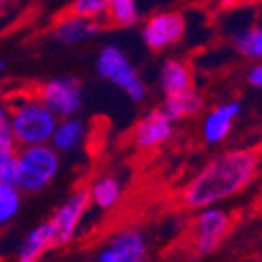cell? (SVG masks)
<instances>
[{"label":"cell","mask_w":262,"mask_h":262,"mask_svg":"<svg viewBox=\"0 0 262 262\" xmlns=\"http://www.w3.org/2000/svg\"><path fill=\"white\" fill-rule=\"evenodd\" d=\"M262 151L258 147H235L214 156L181 191L185 210L216 206L242 195L258 177Z\"/></svg>","instance_id":"1"},{"label":"cell","mask_w":262,"mask_h":262,"mask_svg":"<svg viewBox=\"0 0 262 262\" xmlns=\"http://www.w3.org/2000/svg\"><path fill=\"white\" fill-rule=\"evenodd\" d=\"M59 118L42 103L36 93L17 97L9 103V130L19 147L49 143Z\"/></svg>","instance_id":"2"},{"label":"cell","mask_w":262,"mask_h":262,"mask_svg":"<svg viewBox=\"0 0 262 262\" xmlns=\"http://www.w3.org/2000/svg\"><path fill=\"white\" fill-rule=\"evenodd\" d=\"M17 189L21 193H40L57 179L61 154L51 143L26 145L17 149Z\"/></svg>","instance_id":"3"},{"label":"cell","mask_w":262,"mask_h":262,"mask_svg":"<svg viewBox=\"0 0 262 262\" xmlns=\"http://www.w3.org/2000/svg\"><path fill=\"white\" fill-rule=\"evenodd\" d=\"M233 229V214L221 206H206L195 210L189 223V248L195 256L206 258L221 250Z\"/></svg>","instance_id":"4"},{"label":"cell","mask_w":262,"mask_h":262,"mask_svg":"<svg viewBox=\"0 0 262 262\" xmlns=\"http://www.w3.org/2000/svg\"><path fill=\"white\" fill-rule=\"evenodd\" d=\"M97 74L105 80L112 82L116 89H120L130 101L141 103L147 97V84L143 82L141 74L126 55V51L118 45H105L95 61Z\"/></svg>","instance_id":"5"},{"label":"cell","mask_w":262,"mask_h":262,"mask_svg":"<svg viewBox=\"0 0 262 262\" xmlns=\"http://www.w3.org/2000/svg\"><path fill=\"white\" fill-rule=\"evenodd\" d=\"M187 34V19L179 11H158L143 21L141 38L151 51H166L181 45Z\"/></svg>","instance_id":"6"},{"label":"cell","mask_w":262,"mask_h":262,"mask_svg":"<svg viewBox=\"0 0 262 262\" xmlns=\"http://www.w3.org/2000/svg\"><path fill=\"white\" fill-rule=\"evenodd\" d=\"M91 208V195L86 187H80L72 191L51 216V225L55 231V242L57 248H68L74 239L78 237V231L84 223V216Z\"/></svg>","instance_id":"7"},{"label":"cell","mask_w":262,"mask_h":262,"mask_svg":"<svg viewBox=\"0 0 262 262\" xmlns=\"http://www.w3.org/2000/svg\"><path fill=\"white\" fill-rule=\"evenodd\" d=\"M36 97L57 118L76 116L84 103L80 82L70 76H59V78H53V80H47L45 84H40L36 89Z\"/></svg>","instance_id":"8"},{"label":"cell","mask_w":262,"mask_h":262,"mask_svg":"<svg viewBox=\"0 0 262 262\" xmlns=\"http://www.w3.org/2000/svg\"><path fill=\"white\" fill-rule=\"evenodd\" d=\"M149 239L141 229L126 227L116 231L97 250L95 260L99 262H143L149 258Z\"/></svg>","instance_id":"9"},{"label":"cell","mask_w":262,"mask_h":262,"mask_svg":"<svg viewBox=\"0 0 262 262\" xmlns=\"http://www.w3.org/2000/svg\"><path fill=\"white\" fill-rule=\"evenodd\" d=\"M174 122L162 107H154L135 124L130 141L139 151H156L174 139Z\"/></svg>","instance_id":"10"},{"label":"cell","mask_w":262,"mask_h":262,"mask_svg":"<svg viewBox=\"0 0 262 262\" xmlns=\"http://www.w3.org/2000/svg\"><path fill=\"white\" fill-rule=\"evenodd\" d=\"M239 116H242V103L235 99H229L225 103H218L212 109H208L202 118V126H200L202 141L210 147L225 143Z\"/></svg>","instance_id":"11"},{"label":"cell","mask_w":262,"mask_h":262,"mask_svg":"<svg viewBox=\"0 0 262 262\" xmlns=\"http://www.w3.org/2000/svg\"><path fill=\"white\" fill-rule=\"evenodd\" d=\"M103 30V21L99 19H89V17H80L74 13H63L53 26V38L65 47H74L89 42L95 36H99Z\"/></svg>","instance_id":"12"},{"label":"cell","mask_w":262,"mask_h":262,"mask_svg":"<svg viewBox=\"0 0 262 262\" xmlns=\"http://www.w3.org/2000/svg\"><path fill=\"white\" fill-rule=\"evenodd\" d=\"M55 248H57V242H55L53 225L49 221L40 223L32 231H28V235L21 239V244L17 248V260L19 262H38L40 258H45Z\"/></svg>","instance_id":"13"},{"label":"cell","mask_w":262,"mask_h":262,"mask_svg":"<svg viewBox=\"0 0 262 262\" xmlns=\"http://www.w3.org/2000/svg\"><path fill=\"white\" fill-rule=\"evenodd\" d=\"M86 137H89V126L76 114V116H68V118H59L55 133L49 143L61 156H65V154H72V151L80 149L84 145Z\"/></svg>","instance_id":"14"},{"label":"cell","mask_w":262,"mask_h":262,"mask_svg":"<svg viewBox=\"0 0 262 262\" xmlns=\"http://www.w3.org/2000/svg\"><path fill=\"white\" fill-rule=\"evenodd\" d=\"M158 84H160V91L164 97H172V95H179V93L191 89L193 86L191 65L177 57L166 59L160 68V74H158Z\"/></svg>","instance_id":"15"},{"label":"cell","mask_w":262,"mask_h":262,"mask_svg":"<svg viewBox=\"0 0 262 262\" xmlns=\"http://www.w3.org/2000/svg\"><path fill=\"white\" fill-rule=\"evenodd\" d=\"M204 107H206V99L195 86H191V89L179 95L164 97V105H162V109L174 122H185L189 118L200 116L204 112Z\"/></svg>","instance_id":"16"},{"label":"cell","mask_w":262,"mask_h":262,"mask_svg":"<svg viewBox=\"0 0 262 262\" xmlns=\"http://www.w3.org/2000/svg\"><path fill=\"white\" fill-rule=\"evenodd\" d=\"M86 189H89V195H91V206L103 212L114 210L122 202V195H124V183L116 174H107V172L97 177Z\"/></svg>","instance_id":"17"},{"label":"cell","mask_w":262,"mask_h":262,"mask_svg":"<svg viewBox=\"0 0 262 262\" xmlns=\"http://www.w3.org/2000/svg\"><path fill=\"white\" fill-rule=\"evenodd\" d=\"M105 21L114 28H133L141 21L139 0H109Z\"/></svg>","instance_id":"18"},{"label":"cell","mask_w":262,"mask_h":262,"mask_svg":"<svg viewBox=\"0 0 262 262\" xmlns=\"http://www.w3.org/2000/svg\"><path fill=\"white\" fill-rule=\"evenodd\" d=\"M235 51L248 61H262V26H248L233 38Z\"/></svg>","instance_id":"19"},{"label":"cell","mask_w":262,"mask_h":262,"mask_svg":"<svg viewBox=\"0 0 262 262\" xmlns=\"http://www.w3.org/2000/svg\"><path fill=\"white\" fill-rule=\"evenodd\" d=\"M21 204H24V193L15 185L0 181V229H7L15 221L21 212Z\"/></svg>","instance_id":"20"},{"label":"cell","mask_w":262,"mask_h":262,"mask_svg":"<svg viewBox=\"0 0 262 262\" xmlns=\"http://www.w3.org/2000/svg\"><path fill=\"white\" fill-rule=\"evenodd\" d=\"M107 7H109V0H72L68 11L74 13V15H80V17L103 21L105 13H107Z\"/></svg>","instance_id":"21"},{"label":"cell","mask_w":262,"mask_h":262,"mask_svg":"<svg viewBox=\"0 0 262 262\" xmlns=\"http://www.w3.org/2000/svg\"><path fill=\"white\" fill-rule=\"evenodd\" d=\"M17 149H19V145L13 139L9 126L7 128H0V168L7 166L11 160H15Z\"/></svg>","instance_id":"22"},{"label":"cell","mask_w":262,"mask_h":262,"mask_svg":"<svg viewBox=\"0 0 262 262\" xmlns=\"http://www.w3.org/2000/svg\"><path fill=\"white\" fill-rule=\"evenodd\" d=\"M246 80L252 89H262V61H254V65L248 70Z\"/></svg>","instance_id":"23"},{"label":"cell","mask_w":262,"mask_h":262,"mask_svg":"<svg viewBox=\"0 0 262 262\" xmlns=\"http://www.w3.org/2000/svg\"><path fill=\"white\" fill-rule=\"evenodd\" d=\"M0 181L17 187V162L15 160H11L7 166L0 168Z\"/></svg>","instance_id":"24"},{"label":"cell","mask_w":262,"mask_h":262,"mask_svg":"<svg viewBox=\"0 0 262 262\" xmlns=\"http://www.w3.org/2000/svg\"><path fill=\"white\" fill-rule=\"evenodd\" d=\"M7 126H9V103L0 101V128H7Z\"/></svg>","instance_id":"25"},{"label":"cell","mask_w":262,"mask_h":262,"mask_svg":"<svg viewBox=\"0 0 262 262\" xmlns=\"http://www.w3.org/2000/svg\"><path fill=\"white\" fill-rule=\"evenodd\" d=\"M214 5L218 9H229V7H235V5H242V0H214Z\"/></svg>","instance_id":"26"},{"label":"cell","mask_w":262,"mask_h":262,"mask_svg":"<svg viewBox=\"0 0 262 262\" xmlns=\"http://www.w3.org/2000/svg\"><path fill=\"white\" fill-rule=\"evenodd\" d=\"M5 70H7V61H5L3 57H0V74H3Z\"/></svg>","instance_id":"27"},{"label":"cell","mask_w":262,"mask_h":262,"mask_svg":"<svg viewBox=\"0 0 262 262\" xmlns=\"http://www.w3.org/2000/svg\"><path fill=\"white\" fill-rule=\"evenodd\" d=\"M7 3H9V0H0V7H5Z\"/></svg>","instance_id":"28"},{"label":"cell","mask_w":262,"mask_h":262,"mask_svg":"<svg viewBox=\"0 0 262 262\" xmlns=\"http://www.w3.org/2000/svg\"><path fill=\"white\" fill-rule=\"evenodd\" d=\"M0 17H3V7H0Z\"/></svg>","instance_id":"29"}]
</instances>
